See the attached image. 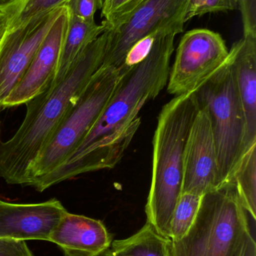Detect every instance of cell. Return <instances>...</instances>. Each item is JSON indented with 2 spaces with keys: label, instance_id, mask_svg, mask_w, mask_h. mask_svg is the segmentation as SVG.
I'll return each mask as SVG.
<instances>
[{
  "label": "cell",
  "instance_id": "6da1fadb",
  "mask_svg": "<svg viewBox=\"0 0 256 256\" xmlns=\"http://www.w3.org/2000/svg\"><path fill=\"white\" fill-rule=\"evenodd\" d=\"M175 34H160L151 51L125 75L76 150L32 184L39 192L77 176L114 168L141 126L140 110L168 84Z\"/></svg>",
  "mask_w": 256,
  "mask_h": 256
},
{
  "label": "cell",
  "instance_id": "7a4b0ae2",
  "mask_svg": "<svg viewBox=\"0 0 256 256\" xmlns=\"http://www.w3.org/2000/svg\"><path fill=\"white\" fill-rule=\"evenodd\" d=\"M107 42L106 30L80 54L62 82L26 104L22 124L10 140L0 141V178L6 183L27 186L30 166L102 66Z\"/></svg>",
  "mask_w": 256,
  "mask_h": 256
},
{
  "label": "cell",
  "instance_id": "3957f363",
  "mask_svg": "<svg viewBox=\"0 0 256 256\" xmlns=\"http://www.w3.org/2000/svg\"><path fill=\"white\" fill-rule=\"evenodd\" d=\"M198 109L196 94L188 93L175 96L158 116L145 213L147 222L165 238L170 239L173 212L181 195L185 144Z\"/></svg>",
  "mask_w": 256,
  "mask_h": 256
},
{
  "label": "cell",
  "instance_id": "277c9868",
  "mask_svg": "<svg viewBox=\"0 0 256 256\" xmlns=\"http://www.w3.org/2000/svg\"><path fill=\"white\" fill-rule=\"evenodd\" d=\"M252 236L234 184L201 197L193 224L184 237L171 242V256H240Z\"/></svg>",
  "mask_w": 256,
  "mask_h": 256
},
{
  "label": "cell",
  "instance_id": "5b68a950",
  "mask_svg": "<svg viewBox=\"0 0 256 256\" xmlns=\"http://www.w3.org/2000/svg\"><path fill=\"white\" fill-rule=\"evenodd\" d=\"M198 104L210 116L217 153V189L232 183L243 156L246 118L232 66V52L225 64L198 91Z\"/></svg>",
  "mask_w": 256,
  "mask_h": 256
},
{
  "label": "cell",
  "instance_id": "8992f818",
  "mask_svg": "<svg viewBox=\"0 0 256 256\" xmlns=\"http://www.w3.org/2000/svg\"><path fill=\"white\" fill-rule=\"evenodd\" d=\"M128 72L120 68L101 67L95 73L30 166L27 186L49 174L76 150Z\"/></svg>",
  "mask_w": 256,
  "mask_h": 256
},
{
  "label": "cell",
  "instance_id": "52a82bcc",
  "mask_svg": "<svg viewBox=\"0 0 256 256\" xmlns=\"http://www.w3.org/2000/svg\"><path fill=\"white\" fill-rule=\"evenodd\" d=\"M189 0H145L118 26L107 30L108 42L101 67L120 68L132 45L144 36L184 31Z\"/></svg>",
  "mask_w": 256,
  "mask_h": 256
},
{
  "label": "cell",
  "instance_id": "ba28073f",
  "mask_svg": "<svg viewBox=\"0 0 256 256\" xmlns=\"http://www.w3.org/2000/svg\"><path fill=\"white\" fill-rule=\"evenodd\" d=\"M229 56L219 33L195 28L180 39L168 76L170 94L183 96L198 91L225 64Z\"/></svg>",
  "mask_w": 256,
  "mask_h": 256
},
{
  "label": "cell",
  "instance_id": "9c48e42d",
  "mask_svg": "<svg viewBox=\"0 0 256 256\" xmlns=\"http://www.w3.org/2000/svg\"><path fill=\"white\" fill-rule=\"evenodd\" d=\"M64 6L42 12L0 39V106L15 88L33 61ZM3 110V109H2Z\"/></svg>",
  "mask_w": 256,
  "mask_h": 256
},
{
  "label": "cell",
  "instance_id": "30bf717a",
  "mask_svg": "<svg viewBox=\"0 0 256 256\" xmlns=\"http://www.w3.org/2000/svg\"><path fill=\"white\" fill-rule=\"evenodd\" d=\"M218 162L210 116L200 106L183 153L181 194L203 196L217 189Z\"/></svg>",
  "mask_w": 256,
  "mask_h": 256
},
{
  "label": "cell",
  "instance_id": "8fae6325",
  "mask_svg": "<svg viewBox=\"0 0 256 256\" xmlns=\"http://www.w3.org/2000/svg\"><path fill=\"white\" fill-rule=\"evenodd\" d=\"M67 24L68 12L64 6L27 72L8 96L2 109L26 104L51 86L58 68Z\"/></svg>",
  "mask_w": 256,
  "mask_h": 256
},
{
  "label": "cell",
  "instance_id": "7c38bea8",
  "mask_svg": "<svg viewBox=\"0 0 256 256\" xmlns=\"http://www.w3.org/2000/svg\"><path fill=\"white\" fill-rule=\"evenodd\" d=\"M67 212L57 198L33 204L0 200V238L49 242L51 233Z\"/></svg>",
  "mask_w": 256,
  "mask_h": 256
},
{
  "label": "cell",
  "instance_id": "4fadbf2b",
  "mask_svg": "<svg viewBox=\"0 0 256 256\" xmlns=\"http://www.w3.org/2000/svg\"><path fill=\"white\" fill-rule=\"evenodd\" d=\"M65 256H100L111 246L112 236L99 220L67 212L51 233Z\"/></svg>",
  "mask_w": 256,
  "mask_h": 256
},
{
  "label": "cell",
  "instance_id": "5bb4252c",
  "mask_svg": "<svg viewBox=\"0 0 256 256\" xmlns=\"http://www.w3.org/2000/svg\"><path fill=\"white\" fill-rule=\"evenodd\" d=\"M232 66L246 118V152L256 143V37L245 36L231 48Z\"/></svg>",
  "mask_w": 256,
  "mask_h": 256
},
{
  "label": "cell",
  "instance_id": "9a60e30c",
  "mask_svg": "<svg viewBox=\"0 0 256 256\" xmlns=\"http://www.w3.org/2000/svg\"><path fill=\"white\" fill-rule=\"evenodd\" d=\"M108 28L104 22L99 25L95 20L82 19L68 12L67 28L58 68L50 87L55 86L63 81L80 54Z\"/></svg>",
  "mask_w": 256,
  "mask_h": 256
},
{
  "label": "cell",
  "instance_id": "2e32d148",
  "mask_svg": "<svg viewBox=\"0 0 256 256\" xmlns=\"http://www.w3.org/2000/svg\"><path fill=\"white\" fill-rule=\"evenodd\" d=\"M171 240L156 232L149 222L133 236L112 242L100 256H171Z\"/></svg>",
  "mask_w": 256,
  "mask_h": 256
},
{
  "label": "cell",
  "instance_id": "e0dca14e",
  "mask_svg": "<svg viewBox=\"0 0 256 256\" xmlns=\"http://www.w3.org/2000/svg\"><path fill=\"white\" fill-rule=\"evenodd\" d=\"M232 183L243 208L256 220V143L242 156Z\"/></svg>",
  "mask_w": 256,
  "mask_h": 256
},
{
  "label": "cell",
  "instance_id": "ac0fdd59",
  "mask_svg": "<svg viewBox=\"0 0 256 256\" xmlns=\"http://www.w3.org/2000/svg\"><path fill=\"white\" fill-rule=\"evenodd\" d=\"M201 197L187 194L180 195L171 218L170 228L171 242L180 240L189 231L199 209Z\"/></svg>",
  "mask_w": 256,
  "mask_h": 256
},
{
  "label": "cell",
  "instance_id": "d6986e66",
  "mask_svg": "<svg viewBox=\"0 0 256 256\" xmlns=\"http://www.w3.org/2000/svg\"><path fill=\"white\" fill-rule=\"evenodd\" d=\"M66 0H21L6 14L8 18L6 30L19 26L33 16L63 6Z\"/></svg>",
  "mask_w": 256,
  "mask_h": 256
},
{
  "label": "cell",
  "instance_id": "ffe728a7",
  "mask_svg": "<svg viewBox=\"0 0 256 256\" xmlns=\"http://www.w3.org/2000/svg\"><path fill=\"white\" fill-rule=\"evenodd\" d=\"M145 0H104L102 9L103 22L108 30L123 24Z\"/></svg>",
  "mask_w": 256,
  "mask_h": 256
},
{
  "label": "cell",
  "instance_id": "44dd1931",
  "mask_svg": "<svg viewBox=\"0 0 256 256\" xmlns=\"http://www.w3.org/2000/svg\"><path fill=\"white\" fill-rule=\"evenodd\" d=\"M172 34V33L156 32L150 33V34L143 37L142 38L139 39L135 44L132 45V48L128 51L124 60H123V64L120 68H121L123 70H129L137 64H139L150 54L157 38L160 34Z\"/></svg>",
  "mask_w": 256,
  "mask_h": 256
},
{
  "label": "cell",
  "instance_id": "7402d4cb",
  "mask_svg": "<svg viewBox=\"0 0 256 256\" xmlns=\"http://www.w3.org/2000/svg\"><path fill=\"white\" fill-rule=\"evenodd\" d=\"M104 0H66L63 6L69 13L85 20H95V14L102 9Z\"/></svg>",
  "mask_w": 256,
  "mask_h": 256
},
{
  "label": "cell",
  "instance_id": "603a6c76",
  "mask_svg": "<svg viewBox=\"0 0 256 256\" xmlns=\"http://www.w3.org/2000/svg\"><path fill=\"white\" fill-rule=\"evenodd\" d=\"M243 20V36L256 37V0H239Z\"/></svg>",
  "mask_w": 256,
  "mask_h": 256
},
{
  "label": "cell",
  "instance_id": "cb8c5ba5",
  "mask_svg": "<svg viewBox=\"0 0 256 256\" xmlns=\"http://www.w3.org/2000/svg\"><path fill=\"white\" fill-rule=\"evenodd\" d=\"M0 256H35L26 240L0 238Z\"/></svg>",
  "mask_w": 256,
  "mask_h": 256
},
{
  "label": "cell",
  "instance_id": "d4e9b609",
  "mask_svg": "<svg viewBox=\"0 0 256 256\" xmlns=\"http://www.w3.org/2000/svg\"><path fill=\"white\" fill-rule=\"evenodd\" d=\"M238 3L236 0H206L204 6L200 9L197 16L206 14L226 12L237 8Z\"/></svg>",
  "mask_w": 256,
  "mask_h": 256
},
{
  "label": "cell",
  "instance_id": "484cf974",
  "mask_svg": "<svg viewBox=\"0 0 256 256\" xmlns=\"http://www.w3.org/2000/svg\"><path fill=\"white\" fill-rule=\"evenodd\" d=\"M206 0H189L187 13L186 16V22L197 16L200 9L204 6Z\"/></svg>",
  "mask_w": 256,
  "mask_h": 256
},
{
  "label": "cell",
  "instance_id": "4316f807",
  "mask_svg": "<svg viewBox=\"0 0 256 256\" xmlns=\"http://www.w3.org/2000/svg\"><path fill=\"white\" fill-rule=\"evenodd\" d=\"M240 256H256V243L253 236L248 238Z\"/></svg>",
  "mask_w": 256,
  "mask_h": 256
},
{
  "label": "cell",
  "instance_id": "83f0119b",
  "mask_svg": "<svg viewBox=\"0 0 256 256\" xmlns=\"http://www.w3.org/2000/svg\"><path fill=\"white\" fill-rule=\"evenodd\" d=\"M21 1V0H0V12L6 13Z\"/></svg>",
  "mask_w": 256,
  "mask_h": 256
},
{
  "label": "cell",
  "instance_id": "f1b7e54d",
  "mask_svg": "<svg viewBox=\"0 0 256 256\" xmlns=\"http://www.w3.org/2000/svg\"><path fill=\"white\" fill-rule=\"evenodd\" d=\"M7 22L8 18L6 14L0 12V39L3 37L7 28Z\"/></svg>",
  "mask_w": 256,
  "mask_h": 256
},
{
  "label": "cell",
  "instance_id": "f546056e",
  "mask_svg": "<svg viewBox=\"0 0 256 256\" xmlns=\"http://www.w3.org/2000/svg\"><path fill=\"white\" fill-rule=\"evenodd\" d=\"M2 110H2L1 106H0V112H1Z\"/></svg>",
  "mask_w": 256,
  "mask_h": 256
},
{
  "label": "cell",
  "instance_id": "4dcf8cb0",
  "mask_svg": "<svg viewBox=\"0 0 256 256\" xmlns=\"http://www.w3.org/2000/svg\"><path fill=\"white\" fill-rule=\"evenodd\" d=\"M236 1H237V3H238L239 0H236Z\"/></svg>",
  "mask_w": 256,
  "mask_h": 256
}]
</instances>
